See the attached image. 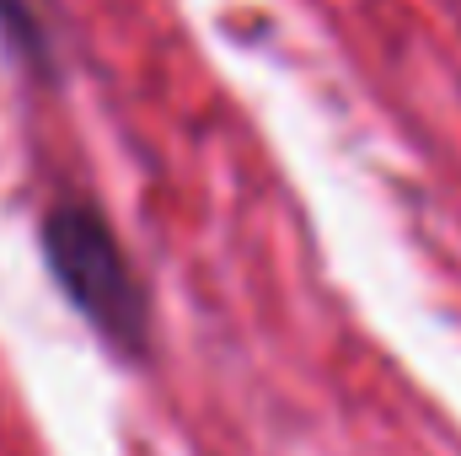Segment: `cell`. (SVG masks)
Listing matches in <instances>:
<instances>
[{"instance_id":"2","label":"cell","mask_w":461,"mask_h":456,"mask_svg":"<svg viewBox=\"0 0 461 456\" xmlns=\"http://www.w3.org/2000/svg\"><path fill=\"white\" fill-rule=\"evenodd\" d=\"M0 49L32 81H43V87L59 81V49H54V32H49L38 0H0Z\"/></svg>"},{"instance_id":"1","label":"cell","mask_w":461,"mask_h":456,"mask_svg":"<svg viewBox=\"0 0 461 456\" xmlns=\"http://www.w3.org/2000/svg\"><path fill=\"white\" fill-rule=\"evenodd\" d=\"M38 258L49 269V285L65 296V306L92 328V339L118 365L145 370L156 360L150 285L134 269L123 236L103 215V205H92L81 194L49 199L38 215Z\"/></svg>"}]
</instances>
